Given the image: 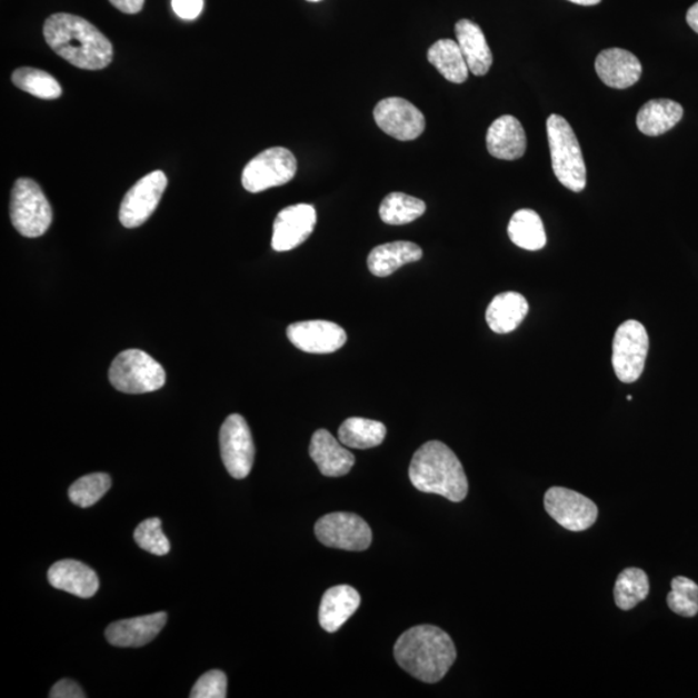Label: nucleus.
Returning a JSON list of instances; mask_svg holds the SVG:
<instances>
[{
  "label": "nucleus",
  "instance_id": "29",
  "mask_svg": "<svg viewBox=\"0 0 698 698\" xmlns=\"http://www.w3.org/2000/svg\"><path fill=\"white\" fill-rule=\"evenodd\" d=\"M425 212L426 203L422 200L400 192L388 195L379 209L380 219L390 226L409 225Z\"/></svg>",
  "mask_w": 698,
  "mask_h": 698
},
{
  "label": "nucleus",
  "instance_id": "23",
  "mask_svg": "<svg viewBox=\"0 0 698 698\" xmlns=\"http://www.w3.org/2000/svg\"><path fill=\"white\" fill-rule=\"evenodd\" d=\"M529 312L526 298L519 292L499 293L487 309V322L497 335H509L517 330Z\"/></svg>",
  "mask_w": 698,
  "mask_h": 698
},
{
  "label": "nucleus",
  "instance_id": "12",
  "mask_svg": "<svg viewBox=\"0 0 698 698\" xmlns=\"http://www.w3.org/2000/svg\"><path fill=\"white\" fill-rule=\"evenodd\" d=\"M168 182L162 171L150 172L140 179L126 193L119 209V221L122 226L132 229L144 225L160 205Z\"/></svg>",
  "mask_w": 698,
  "mask_h": 698
},
{
  "label": "nucleus",
  "instance_id": "26",
  "mask_svg": "<svg viewBox=\"0 0 698 698\" xmlns=\"http://www.w3.org/2000/svg\"><path fill=\"white\" fill-rule=\"evenodd\" d=\"M427 59L449 82L463 83L468 78V67L461 47L453 39H440L430 47Z\"/></svg>",
  "mask_w": 698,
  "mask_h": 698
},
{
  "label": "nucleus",
  "instance_id": "14",
  "mask_svg": "<svg viewBox=\"0 0 698 698\" xmlns=\"http://www.w3.org/2000/svg\"><path fill=\"white\" fill-rule=\"evenodd\" d=\"M317 213L312 205L289 206L277 216L273 223L272 248L283 252L298 248L312 235Z\"/></svg>",
  "mask_w": 698,
  "mask_h": 698
},
{
  "label": "nucleus",
  "instance_id": "38",
  "mask_svg": "<svg viewBox=\"0 0 698 698\" xmlns=\"http://www.w3.org/2000/svg\"><path fill=\"white\" fill-rule=\"evenodd\" d=\"M117 10L127 14H137L144 7L146 0H109Z\"/></svg>",
  "mask_w": 698,
  "mask_h": 698
},
{
  "label": "nucleus",
  "instance_id": "22",
  "mask_svg": "<svg viewBox=\"0 0 698 698\" xmlns=\"http://www.w3.org/2000/svg\"><path fill=\"white\" fill-rule=\"evenodd\" d=\"M456 37L468 70L476 77L486 76L493 63V54L478 23L466 19L459 20L456 26Z\"/></svg>",
  "mask_w": 698,
  "mask_h": 698
},
{
  "label": "nucleus",
  "instance_id": "13",
  "mask_svg": "<svg viewBox=\"0 0 698 698\" xmlns=\"http://www.w3.org/2000/svg\"><path fill=\"white\" fill-rule=\"evenodd\" d=\"M375 119L380 130L400 141L416 140L426 129V119L410 101L387 98L379 101Z\"/></svg>",
  "mask_w": 698,
  "mask_h": 698
},
{
  "label": "nucleus",
  "instance_id": "37",
  "mask_svg": "<svg viewBox=\"0 0 698 698\" xmlns=\"http://www.w3.org/2000/svg\"><path fill=\"white\" fill-rule=\"evenodd\" d=\"M51 698H84L83 689L76 681L62 679L53 686L50 694Z\"/></svg>",
  "mask_w": 698,
  "mask_h": 698
},
{
  "label": "nucleus",
  "instance_id": "5",
  "mask_svg": "<svg viewBox=\"0 0 698 698\" xmlns=\"http://www.w3.org/2000/svg\"><path fill=\"white\" fill-rule=\"evenodd\" d=\"M109 380L119 392L141 395L160 390L166 383V371L147 352L126 349L110 365Z\"/></svg>",
  "mask_w": 698,
  "mask_h": 698
},
{
  "label": "nucleus",
  "instance_id": "33",
  "mask_svg": "<svg viewBox=\"0 0 698 698\" xmlns=\"http://www.w3.org/2000/svg\"><path fill=\"white\" fill-rule=\"evenodd\" d=\"M668 606L681 617H695L698 614V585L687 577L674 578Z\"/></svg>",
  "mask_w": 698,
  "mask_h": 698
},
{
  "label": "nucleus",
  "instance_id": "35",
  "mask_svg": "<svg viewBox=\"0 0 698 698\" xmlns=\"http://www.w3.org/2000/svg\"><path fill=\"white\" fill-rule=\"evenodd\" d=\"M192 698H226L227 677L223 671L211 670L203 674L190 692Z\"/></svg>",
  "mask_w": 698,
  "mask_h": 698
},
{
  "label": "nucleus",
  "instance_id": "39",
  "mask_svg": "<svg viewBox=\"0 0 698 698\" xmlns=\"http://www.w3.org/2000/svg\"><path fill=\"white\" fill-rule=\"evenodd\" d=\"M687 23L689 28H691L695 33L698 34V2L695 3L691 8H689L686 16Z\"/></svg>",
  "mask_w": 698,
  "mask_h": 698
},
{
  "label": "nucleus",
  "instance_id": "3",
  "mask_svg": "<svg viewBox=\"0 0 698 698\" xmlns=\"http://www.w3.org/2000/svg\"><path fill=\"white\" fill-rule=\"evenodd\" d=\"M409 478L422 493L438 495L451 502H462L468 481L461 461L446 443L428 441L411 459Z\"/></svg>",
  "mask_w": 698,
  "mask_h": 698
},
{
  "label": "nucleus",
  "instance_id": "20",
  "mask_svg": "<svg viewBox=\"0 0 698 698\" xmlns=\"http://www.w3.org/2000/svg\"><path fill=\"white\" fill-rule=\"evenodd\" d=\"M309 456L323 476L340 478L352 470L355 456L327 430L316 431L309 446Z\"/></svg>",
  "mask_w": 698,
  "mask_h": 698
},
{
  "label": "nucleus",
  "instance_id": "7",
  "mask_svg": "<svg viewBox=\"0 0 698 698\" xmlns=\"http://www.w3.org/2000/svg\"><path fill=\"white\" fill-rule=\"evenodd\" d=\"M297 158L285 148H269L246 164L242 186L250 193H260L275 187L288 185L296 177Z\"/></svg>",
  "mask_w": 698,
  "mask_h": 698
},
{
  "label": "nucleus",
  "instance_id": "9",
  "mask_svg": "<svg viewBox=\"0 0 698 698\" xmlns=\"http://www.w3.org/2000/svg\"><path fill=\"white\" fill-rule=\"evenodd\" d=\"M315 534L325 546L346 551H365L372 539L368 522L351 512L325 515L316 522Z\"/></svg>",
  "mask_w": 698,
  "mask_h": 698
},
{
  "label": "nucleus",
  "instance_id": "18",
  "mask_svg": "<svg viewBox=\"0 0 698 698\" xmlns=\"http://www.w3.org/2000/svg\"><path fill=\"white\" fill-rule=\"evenodd\" d=\"M488 152L503 161L519 160L527 150V134L519 119L502 116L496 119L487 133Z\"/></svg>",
  "mask_w": 698,
  "mask_h": 698
},
{
  "label": "nucleus",
  "instance_id": "28",
  "mask_svg": "<svg viewBox=\"0 0 698 698\" xmlns=\"http://www.w3.org/2000/svg\"><path fill=\"white\" fill-rule=\"evenodd\" d=\"M387 435V428L378 420L359 417L348 418L338 431L339 441L353 449L379 447Z\"/></svg>",
  "mask_w": 698,
  "mask_h": 698
},
{
  "label": "nucleus",
  "instance_id": "11",
  "mask_svg": "<svg viewBox=\"0 0 698 698\" xmlns=\"http://www.w3.org/2000/svg\"><path fill=\"white\" fill-rule=\"evenodd\" d=\"M545 510L570 531H584L594 526L599 510L591 499L561 487H552L545 495Z\"/></svg>",
  "mask_w": 698,
  "mask_h": 698
},
{
  "label": "nucleus",
  "instance_id": "19",
  "mask_svg": "<svg viewBox=\"0 0 698 698\" xmlns=\"http://www.w3.org/2000/svg\"><path fill=\"white\" fill-rule=\"evenodd\" d=\"M49 582L54 589L89 599L98 592L100 581L97 572L81 561L61 560L49 570Z\"/></svg>",
  "mask_w": 698,
  "mask_h": 698
},
{
  "label": "nucleus",
  "instance_id": "24",
  "mask_svg": "<svg viewBox=\"0 0 698 698\" xmlns=\"http://www.w3.org/2000/svg\"><path fill=\"white\" fill-rule=\"evenodd\" d=\"M423 251L417 243L396 241L377 246L368 257L369 271L377 277L393 275L401 267L422 259Z\"/></svg>",
  "mask_w": 698,
  "mask_h": 698
},
{
  "label": "nucleus",
  "instance_id": "25",
  "mask_svg": "<svg viewBox=\"0 0 698 698\" xmlns=\"http://www.w3.org/2000/svg\"><path fill=\"white\" fill-rule=\"evenodd\" d=\"M685 109L677 101L669 99L650 100L642 106L637 117L638 129L647 137H660L684 118Z\"/></svg>",
  "mask_w": 698,
  "mask_h": 698
},
{
  "label": "nucleus",
  "instance_id": "34",
  "mask_svg": "<svg viewBox=\"0 0 698 698\" xmlns=\"http://www.w3.org/2000/svg\"><path fill=\"white\" fill-rule=\"evenodd\" d=\"M133 537L140 549L157 555V557H164L170 552L169 538L164 536L162 521L158 518L147 519L139 524Z\"/></svg>",
  "mask_w": 698,
  "mask_h": 698
},
{
  "label": "nucleus",
  "instance_id": "21",
  "mask_svg": "<svg viewBox=\"0 0 698 698\" xmlns=\"http://www.w3.org/2000/svg\"><path fill=\"white\" fill-rule=\"evenodd\" d=\"M361 597L353 587L339 585L331 587L323 594L319 620L321 628L328 632H336L359 609Z\"/></svg>",
  "mask_w": 698,
  "mask_h": 698
},
{
  "label": "nucleus",
  "instance_id": "27",
  "mask_svg": "<svg viewBox=\"0 0 698 698\" xmlns=\"http://www.w3.org/2000/svg\"><path fill=\"white\" fill-rule=\"evenodd\" d=\"M507 232L510 240L524 250H541L547 242L542 219L534 210L522 209L515 212Z\"/></svg>",
  "mask_w": 698,
  "mask_h": 698
},
{
  "label": "nucleus",
  "instance_id": "10",
  "mask_svg": "<svg viewBox=\"0 0 698 698\" xmlns=\"http://www.w3.org/2000/svg\"><path fill=\"white\" fill-rule=\"evenodd\" d=\"M220 453L232 478H248L256 459V446L250 427L242 416H229L221 426Z\"/></svg>",
  "mask_w": 698,
  "mask_h": 698
},
{
  "label": "nucleus",
  "instance_id": "32",
  "mask_svg": "<svg viewBox=\"0 0 698 698\" xmlns=\"http://www.w3.org/2000/svg\"><path fill=\"white\" fill-rule=\"evenodd\" d=\"M110 487H112V480H110L109 475H86L69 488V498L78 507L87 509V507L98 503L108 493Z\"/></svg>",
  "mask_w": 698,
  "mask_h": 698
},
{
  "label": "nucleus",
  "instance_id": "4",
  "mask_svg": "<svg viewBox=\"0 0 698 698\" xmlns=\"http://www.w3.org/2000/svg\"><path fill=\"white\" fill-rule=\"evenodd\" d=\"M546 127L555 177L572 192H582L586 187V164L572 126L561 116L551 114Z\"/></svg>",
  "mask_w": 698,
  "mask_h": 698
},
{
  "label": "nucleus",
  "instance_id": "40",
  "mask_svg": "<svg viewBox=\"0 0 698 698\" xmlns=\"http://www.w3.org/2000/svg\"><path fill=\"white\" fill-rule=\"evenodd\" d=\"M568 2H572L578 6H597L601 2V0H568Z\"/></svg>",
  "mask_w": 698,
  "mask_h": 698
},
{
  "label": "nucleus",
  "instance_id": "31",
  "mask_svg": "<svg viewBox=\"0 0 698 698\" xmlns=\"http://www.w3.org/2000/svg\"><path fill=\"white\" fill-rule=\"evenodd\" d=\"M12 82L21 91L33 94L38 99L54 100L62 94L58 79L36 68L26 67L14 70Z\"/></svg>",
  "mask_w": 698,
  "mask_h": 698
},
{
  "label": "nucleus",
  "instance_id": "6",
  "mask_svg": "<svg viewBox=\"0 0 698 698\" xmlns=\"http://www.w3.org/2000/svg\"><path fill=\"white\" fill-rule=\"evenodd\" d=\"M10 216L16 231L23 237L37 238L49 231L53 212L37 181L22 178L14 182Z\"/></svg>",
  "mask_w": 698,
  "mask_h": 698
},
{
  "label": "nucleus",
  "instance_id": "2",
  "mask_svg": "<svg viewBox=\"0 0 698 698\" xmlns=\"http://www.w3.org/2000/svg\"><path fill=\"white\" fill-rule=\"evenodd\" d=\"M396 662L425 684H438L453 666L457 649L448 634L432 625H420L396 641Z\"/></svg>",
  "mask_w": 698,
  "mask_h": 698
},
{
  "label": "nucleus",
  "instance_id": "36",
  "mask_svg": "<svg viewBox=\"0 0 698 698\" xmlns=\"http://www.w3.org/2000/svg\"><path fill=\"white\" fill-rule=\"evenodd\" d=\"M172 10L182 20H196L203 11V0H172Z\"/></svg>",
  "mask_w": 698,
  "mask_h": 698
},
{
  "label": "nucleus",
  "instance_id": "41",
  "mask_svg": "<svg viewBox=\"0 0 698 698\" xmlns=\"http://www.w3.org/2000/svg\"><path fill=\"white\" fill-rule=\"evenodd\" d=\"M308 2L316 3V2H321V0H308Z\"/></svg>",
  "mask_w": 698,
  "mask_h": 698
},
{
  "label": "nucleus",
  "instance_id": "42",
  "mask_svg": "<svg viewBox=\"0 0 698 698\" xmlns=\"http://www.w3.org/2000/svg\"><path fill=\"white\" fill-rule=\"evenodd\" d=\"M628 400H629V401H631V400H632V396H631V395H629V396H628Z\"/></svg>",
  "mask_w": 698,
  "mask_h": 698
},
{
  "label": "nucleus",
  "instance_id": "8",
  "mask_svg": "<svg viewBox=\"0 0 698 698\" xmlns=\"http://www.w3.org/2000/svg\"><path fill=\"white\" fill-rule=\"evenodd\" d=\"M648 349V332L642 323L629 320L618 327L614 339L612 365L621 382H637L645 371Z\"/></svg>",
  "mask_w": 698,
  "mask_h": 698
},
{
  "label": "nucleus",
  "instance_id": "17",
  "mask_svg": "<svg viewBox=\"0 0 698 698\" xmlns=\"http://www.w3.org/2000/svg\"><path fill=\"white\" fill-rule=\"evenodd\" d=\"M595 69L610 89L625 90L639 82L641 63L636 54L622 49H608L598 54Z\"/></svg>",
  "mask_w": 698,
  "mask_h": 698
},
{
  "label": "nucleus",
  "instance_id": "16",
  "mask_svg": "<svg viewBox=\"0 0 698 698\" xmlns=\"http://www.w3.org/2000/svg\"><path fill=\"white\" fill-rule=\"evenodd\" d=\"M166 622L168 615L164 612L129 618L109 625L106 637L114 647L139 648L156 639Z\"/></svg>",
  "mask_w": 698,
  "mask_h": 698
},
{
  "label": "nucleus",
  "instance_id": "1",
  "mask_svg": "<svg viewBox=\"0 0 698 698\" xmlns=\"http://www.w3.org/2000/svg\"><path fill=\"white\" fill-rule=\"evenodd\" d=\"M47 44L78 69L101 70L113 61V46L91 22L71 13H54L46 20Z\"/></svg>",
  "mask_w": 698,
  "mask_h": 698
},
{
  "label": "nucleus",
  "instance_id": "15",
  "mask_svg": "<svg viewBox=\"0 0 698 698\" xmlns=\"http://www.w3.org/2000/svg\"><path fill=\"white\" fill-rule=\"evenodd\" d=\"M287 332L290 342L307 353H332L347 342L345 329L330 321L315 320L291 323Z\"/></svg>",
  "mask_w": 698,
  "mask_h": 698
},
{
  "label": "nucleus",
  "instance_id": "30",
  "mask_svg": "<svg viewBox=\"0 0 698 698\" xmlns=\"http://www.w3.org/2000/svg\"><path fill=\"white\" fill-rule=\"evenodd\" d=\"M649 594V580L645 570L625 569L615 585V601L618 608L630 610L646 600Z\"/></svg>",
  "mask_w": 698,
  "mask_h": 698
}]
</instances>
